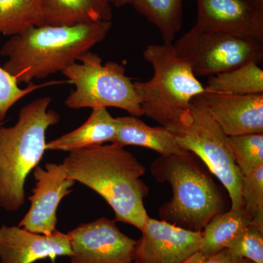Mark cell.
Listing matches in <instances>:
<instances>
[{
  "label": "cell",
  "instance_id": "cell-1",
  "mask_svg": "<svg viewBox=\"0 0 263 263\" xmlns=\"http://www.w3.org/2000/svg\"><path fill=\"white\" fill-rule=\"evenodd\" d=\"M67 176L103 197L116 221L141 230L149 219L144 205L149 193L142 177L146 167L124 147L110 143L72 151L64 160Z\"/></svg>",
  "mask_w": 263,
  "mask_h": 263
},
{
  "label": "cell",
  "instance_id": "cell-2",
  "mask_svg": "<svg viewBox=\"0 0 263 263\" xmlns=\"http://www.w3.org/2000/svg\"><path fill=\"white\" fill-rule=\"evenodd\" d=\"M111 21L75 26L34 27L12 36L0 49L3 68L18 84L63 72L105 39Z\"/></svg>",
  "mask_w": 263,
  "mask_h": 263
},
{
  "label": "cell",
  "instance_id": "cell-3",
  "mask_svg": "<svg viewBox=\"0 0 263 263\" xmlns=\"http://www.w3.org/2000/svg\"><path fill=\"white\" fill-rule=\"evenodd\" d=\"M157 181L167 182L172 197L159 209L161 220L193 232H202L218 214L230 209L226 189L192 152L160 155L151 165Z\"/></svg>",
  "mask_w": 263,
  "mask_h": 263
},
{
  "label": "cell",
  "instance_id": "cell-4",
  "mask_svg": "<svg viewBox=\"0 0 263 263\" xmlns=\"http://www.w3.org/2000/svg\"><path fill=\"white\" fill-rule=\"evenodd\" d=\"M51 103V97L36 99L21 108L14 125L0 127V207L8 212L25 203L26 181L44 156L46 131L60 122Z\"/></svg>",
  "mask_w": 263,
  "mask_h": 263
},
{
  "label": "cell",
  "instance_id": "cell-5",
  "mask_svg": "<svg viewBox=\"0 0 263 263\" xmlns=\"http://www.w3.org/2000/svg\"><path fill=\"white\" fill-rule=\"evenodd\" d=\"M143 57L154 71L150 80L134 81L143 116L166 127L187 111L193 99L205 92V86L173 43L148 45Z\"/></svg>",
  "mask_w": 263,
  "mask_h": 263
},
{
  "label": "cell",
  "instance_id": "cell-6",
  "mask_svg": "<svg viewBox=\"0 0 263 263\" xmlns=\"http://www.w3.org/2000/svg\"><path fill=\"white\" fill-rule=\"evenodd\" d=\"M181 148L193 153L219 180L229 195L230 209L243 208V175L232 155L228 136L208 111L201 97L175 122L164 127Z\"/></svg>",
  "mask_w": 263,
  "mask_h": 263
},
{
  "label": "cell",
  "instance_id": "cell-7",
  "mask_svg": "<svg viewBox=\"0 0 263 263\" xmlns=\"http://www.w3.org/2000/svg\"><path fill=\"white\" fill-rule=\"evenodd\" d=\"M62 74L75 86L65 100L68 108H117L134 117L143 116L134 81L122 64L103 63L101 57L88 51Z\"/></svg>",
  "mask_w": 263,
  "mask_h": 263
},
{
  "label": "cell",
  "instance_id": "cell-8",
  "mask_svg": "<svg viewBox=\"0 0 263 263\" xmlns=\"http://www.w3.org/2000/svg\"><path fill=\"white\" fill-rule=\"evenodd\" d=\"M197 76L216 75L249 62L263 60V41L194 26L174 44Z\"/></svg>",
  "mask_w": 263,
  "mask_h": 263
},
{
  "label": "cell",
  "instance_id": "cell-9",
  "mask_svg": "<svg viewBox=\"0 0 263 263\" xmlns=\"http://www.w3.org/2000/svg\"><path fill=\"white\" fill-rule=\"evenodd\" d=\"M68 235L70 263H133L136 240L123 233L115 220L100 217Z\"/></svg>",
  "mask_w": 263,
  "mask_h": 263
},
{
  "label": "cell",
  "instance_id": "cell-10",
  "mask_svg": "<svg viewBox=\"0 0 263 263\" xmlns=\"http://www.w3.org/2000/svg\"><path fill=\"white\" fill-rule=\"evenodd\" d=\"M35 186L28 197L30 208L18 227L32 233L51 235L57 230V212L62 199L72 193L76 181L67 176L65 164L47 163L34 169Z\"/></svg>",
  "mask_w": 263,
  "mask_h": 263
},
{
  "label": "cell",
  "instance_id": "cell-11",
  "mask_svg": "<svg viewBox=\"0 0 263 263\" xmlns=\"http://www.w3.org/2000/svg\"><path fill=\"white\" fill-rule=\"evenodd\" d=\"M133 251V263H181L199 251L202 232L149 217Z\"/></svg>",
  "mask_w": 263,
  "mask_h": 263
},
{
  "label": "cell",
  "instance_id": "cell-12",
  "mask_svg": "<svg viewBox=\"0 0 263 263\" xmlns=\"http://www.w3.org/2000/svg\"><path fill=\"white\" fill-rule=\"evenodd\" d=\"M195 26L263 41V2L255 0H197Z\"/></svg>",
  "mask_w": 263,
  "mask_h": 263
},
{
  "label": "cell",
  "instance_id": "cell-13",
  "mask_svg": "<svg viewBox=\"0 0 263 263\" xmlns=\"http://www.w3.org/2000/svg\"><path fill=\"white\" fill-rule=\"evenodd\" d=\"M70 236L56 230L51 235L32 233L18 226L0 228V259L3 263H34L57 257H70Z\"/></svg>",
  "mask_w": 263,
  "mask_h": 263
},
{
  "label": "cell",
  "instance_id": "cell-14",
  "mask_svg": "<svg viewBox=\"0 0 263 263\" xmlns=\"http://www.w3.org/2000/svg\"><path fill=\"white\" fill-rule=\"evenodd\" d=\"M200 97L227 136L263 133V94L227 95L205 91Z\"/></svg>",
  "mask_w": 263,
  "mask_h": 263
},
{
  "label": "cell",
  "instance_id": "cell-15",
  "mask_svg": "<svg viewBox=\"0 0 263 263\" xmlns=\"http://www.w3.org/2000/svg\"><path fill=\"white\" fill-rule=\"evenodd\" d=\"M117 133L111 143L121 147L136 146L155 151L160 155L186 153L163 126L151 127L134 116L116 118Z\"/></svg>",
  "mask_w": 263,
  "mask_h": 263
},
{
  "label": "cell",
  "instance_id": "cell-16",
  "mask_svg": "<svg viewBox=\"0 0 263 263\" xmlns=\"http://www.w3.org/2000/svg\"><path fill=\"white\" fill-rule=\"evenodd\" d=\"M42 26H75L111 21L107 0H41Z\"/></svg>",
  "mask_w": 263,
  "mask_h": 263
},
{
  "label": "cell",
  "instance_id": "cell-17",
  "mask_svg": "<svg viewBox=\"0 0 263 263\" xmlns=\"http://www.w3.org/2000/svg\"><path fill=\"white\" fill-rule=\"evenodd\" d=\"M117 133L116 118L106 108H92L91 115L75 130L46 143V151L70 152L112 143Z\"/></svg>",
  "mask_w": 263,
  "mask_h": 263
},
{
  "label": "cell",
  "instance_id": "cell-18",
  "mask_svg": "<svg viewBox=\"0 0 263 263\" xmlns=\"http://www.w3.org/2000/svg\"><path fill=\"white\" fill-rule=\"evenodd\" d=\"M252 217L245 209H231L218 214L202 231L199 251L206 255L227 249L228 243L252 224Z\"/></svg>",
  "mask_w": 263,
  "mask_h": 263
},
{
  "label": "cell",
  "instance_id": "cell-19",
  "mask_svg": "<svg viewBox=\"0 0 263 263\" xmlns=\"http://www.w3.org/2000/svg\"><path fill=\"white\" fill-rule=\"evenodd\" d=\"M205 91L227 95L263 94V70L249 62L232 70L209 76Z\"/></svg>",
  "mask_w": 263,
  "mask_h": 263
},
{
  "label": "cell",
  "instance_id": "cell-20",
  "mask_svg": "<svg viewBox=\"0 0 263 263\" xmlns=\"http://www.w3.org/2000/svg\"><path fill=\"white\" fill-rule=\"evenodd\" d=\"M138 13L160 31L164 43H173L182 26V0H133Z\"/></svg>",
  "mask_w": 263,
  "mask_h": 263
},
{
  "label": "cell",
  "instance_id": "cell-21",
  "mask_svg": "<svg viewBox=\"0 0 263 263\" xmlns=\"http://www.w3.org/2000/svg\"><path fill=\"white\" fill-rule=\"evenodd\" d=\"M40 26L41 0H0V34L12 37Z\"/></svg>",
  "mask_w": 263,
  "mask_h": 263
},
{
  "label": "cell",
  "instance_id": "cell-22",
  "mask_svg": "<svg viewBox=\"0 0 263 263\" xmlns=\"http://www.w3.org/2000/svg\"><path fill=\"white\" fill-rule=\"evenodd\" d=\"M232 155L242 175L263 164V133L228 136Z\"/></svg>",
  "mask_w": 263,
  "mask_h": 263
},
{
  "label": "cell",
  "instance_id": "cell-23",
  "mask_svg": "<svg viewBox=\"0 0 263 263\" xmlns=\"http://www.w3.org/2000/svg\"><path fill=\"white\" fill-rule=\"evenodd\" d=\"M241 197L252 224L263 231V164L243 176Z\"/></svg>",
  "mask_w": 263,
  "mask_h": 263
},
{
  "label": "cell",
  "instance_id": "cell-24",
  "mask_svg": "<svg viewBox=\"0 0 263 263\" xmlns=\"http://www.w3.org/2000/svg\"><path fill=\"white\" fill-rule=\"evenodd\" d=\"M238 257L263 263V231L251 224L228 243L227 249Z\"/></svg>",
  "mask_w": 263,
  "mask_h": 263
},
{
  "label": "cell",
  "instance_id": "cell-25",
  "mask_svg": "<svg viewBox=\"0 0 263 263\" xmlns=\"http://www.w3.org/2000/svg\"><path fill=\"white\" fill-rule=\"evenodd\" d=\"M59 83L51 82L37 85L32 82L27 87L22 89L19 86L15 78L7 72L3 67H0V122H4L10 109L24 97L43 86Z\"/></svg>",
  "mask_w": 263,
  "mask_h": 263
},
{
  "label": "cell",
  "instance_id": "cell-26",
  "mask_svg": "<svg viewBox=\"0 0 263 263\" xmlns=\"http://www.w3.org/2000/svg\"><path fill=\"white\" fill-rule=\"evenodd\" d=\"M181 263H254L249 259L242 258L224 249L212 255H206L197 251Z\"/></svg>",
  "mask_w": 263,
  "mask_h": 263
},
{
  "label": "cell",
  "instance_id": "cell-27",
  "mask_svg": "<svg viewBox=\"0 0 263 263\" xmlns=\"http://www.w3.org/2000/svg\"><path fill=\"white\" fill-rule=\"evenodd\" d=\"M107 1L110 5H113L117 8H120L124 5L131 4L133 0H107Z\"/></svg>",
  "mask_w": 263,
  "mask_h": 263
},
{
  "label": "cell",
  "instance_id": "cell-28",
  "mask_svg": "<svg viewBox=\"0 0 263 263\" xmlns=\"http://www.w3.org/2000/svg\"><path fill=\"white\" fill-rule=\"evenodd\" d=\"M4 122H0V127H3Z\"/></svg>",
  "mask_w": 263,
  "mask_h": 263
},
{
  "label": "cell",
  "instance_id": "cell-29",
  "mask_svg": "<svg viewBox=\"0 0 263 263\" xmlns=\"http://www.w3.org/2000/svg\"><path fill=\"white\" fill-rule=\"evenodd\" d=\"M255 1L263 2V0H255Z\"/></svg>",
  "mask_w": 263,
  "mask_h": 263
}]
</instances>
